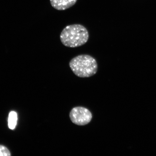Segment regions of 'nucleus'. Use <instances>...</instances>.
Segmentation results:
<instances>
[{"label":"nucleus","mask_w":156,"mask_h":156,"mask_svg":"<svg viewBox=\"0 0 156 156\" xmlns=\"http://www.w3.org/2000/svg\"><path fill=\"white\" fill-rule=\"evenodd\" d=\"M52 6L58 10L64 11L73 7L77 0H50Z\"/></svg>","instance_id":"20e7f679"},{"label":"nucleus","mask_w":156,"mask_h":156,"mask_svg":"<svg viewBox=\"0 0 156 156\" xmlns=\"http://www.w3.org/2000/svg\"><path fill=\"white\" fill-rule=\"evenodd\" d=\"M69 66L75 75L81 78L92 76L97 73L98 69L96 60L89 55L76 56L70 61Z\"/></svg>","instance_id":"f03ea898"},{"label":"nucleus","mask_w":156,"mask_h":156,"mask_svg":"<svg viewBox=\"0 0 156 156\" xmlns=\"http://www.w3.org/2000/svg\"><path fill=\"white\" fill-rule=\"evenodd\" d=\"M92 117L90 111L83 107H74L69 113V118L72 122L79 126H84L89 124Z\"/></svg>","instance_id":"7ed1b4c3"},{"label":"nucleus","mask_w":156,"mask_h":156,"mask_svg":"<svg viewBox=\"0 0 156 156\" xmlns=\"http://www.w3.org/2000/svg\"><path fill=\"white\" fill-rule=\"evenodd\" d=\"M17 120V113L15 112H10L8 119V126L10 129H14L16 125Z\"/></svg>","instance_id":"39448f33"},{"label":"nucleus","mask_w":156,"mask_h":156,"mask_svg":"<svg viewBox=\"0 0 156 156\" xmlns=\"http://www.w3.org/2000/svg\"><path fill=\"white\" fill-rule=\"evenodd\" d=\"M60 38L64 46L75 48L86 43L89 40V34L87 29L83 25L74 24L66 26L62 31Z\"/></svg>","instance_id":"f257e3e1"},{"label":"nucleus","mask_w":156,"mask_h":156,"mask_svg":"<svg viewBox=\"0 0 156 156\" xmlns=\"http://www.w3.org/2000/svg\"><path fill=\"white\" fill-rule=\"evenodd\" d=\"M10 153L7 147L0 145V156H10Z\"/></svg>","instance_id":"423d86ee"}]
</instances>
